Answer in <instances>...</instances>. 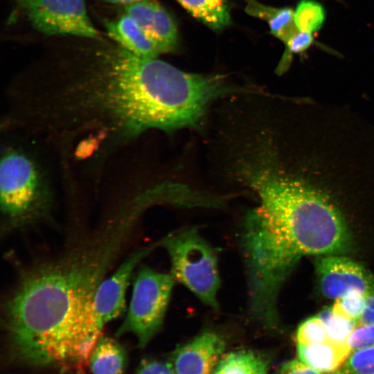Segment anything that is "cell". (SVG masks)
<instances>
[{"label":"cell","mask_w":374,"mask_h":374,"mask_svg":"<svg viewBox=\"0 0 374 374\" xmlns=\"http://www.w3.org/2000/svg\"><path fill=\"white\" fill-rule=\"evenodd\" d=\"M105 27L107 35L117 45L136 55L156 58L160 54L134 20L126 14L116 19L106 21Z\"/></svg>","instance_id":"obj_12"},{"label":"cell","mask_w":374,"mask_h":374,"mask_svg":"<svg viewBox=\"0 0 374 374\" xmlns=\"http://www.w3.org/2000/svg\"><path fill=\"white\" fill-rule=\"evenodd\" d=\"M351 353L374 345V324L357 326L347 339Z\"/></svg>","instance_id":"obj_24"},{"label":"cell","mask_w":374,"mask_h":374,"mask_svg":"<svg viewBox=\"0 0 374 374\" xmlns=\"http://www.w3.org/2000/svg\"><path fill=\"white\" fill-rule=\"evenodd\" d=\"M8 123L60 161L100 168L109 154L151 129L190 125L202 101L200 80L115 44L60 62L51 73L7 89Z\"/></svg>","instance_id":"obj_1"},{"label":"cell","mask_w":374,"mask_h":374,"mask_svg":"<svg viewBox=\"0 0 374 374\" xmlns=\"http://www.w3.org/2000/svg\"><path fill=\"white\" fill-rule=\"evenodd\" d=\"M298 358L321 373H335L351 353L347 345L338 346L330 341L296 346Z\"/></svg>","instance_id":"obj_13"},{"label":"cell","mask_w":374,"mask_h":374,"mask_svg":"<svg viewBox=\"0 0 374 374\" xmlns=\"http://www.w3.org/2000/svg\"><path fill=\"white\" fill-rule=\"evenodd\" d=\"M32 26L46 35L100 39L84 0H12Z\"/></svg>","instance_id":"obj_7"},{"label":"cell","mask_w":374,"mask_h":374,"mask_svg":"<svg viewBox=\"0 0 374 374\" xmlns=\"http://www.w3.org/2000/svg\"><path fill=\"white\" fill-rule=\"evenodd\" d=\"M106 1L114 3L132 4L143 0H105Z\"/></svg>","instance_id":"obj_28"},{"label":"cell","mask_w":374,"mask_h":374,"mask_svg":"<svg viewBox=\"0 0 374 374\" xmlns=\"http://www.w3.org/2000/svg\"><path fill=\"white\" fill-rule=\"evenodd\" d=\"M313 34L298 31L294 34L286 44V51L282 57L278 68L277 73H283L287 70L291 62L292 54L301 53L305 51L313 43Z\"/></svg>","instance_id":"obj_23"},{"label":"cell","mask_w":374,"mask_h":374,"mask_svg":"<svg viewBox=\"0 0 374 374\" xmlns=\"http://www.w3.org/2000/svg\"><path fill=\"white\" fill-rule=\"evenodd\" d=\"M298 344L311 345L328 341L325 326L317 316L312 317L302 322L296 331Z\"/></svg>","instance_id":"obj_21"},{"label":"cell","mask_w":374,"mask_h":374,"mask_svg":"<svg viewBox=\"0 0 374 374\" xmlns=\"http://www.w3.org/2000/svg\"><path fill=\"white\" fill-rule=\"evenodd\" d=\"M194 17L210 28L220 30L230 24L227 0H177Z\"/></svg>","instance_id":"obj_16"},{"label":"cell","mask_w":374,"mask_h":374,"mask_svg":"<svg viewBox=\"0 0 374 374\" xmlns=\"http://www.w3.org/2000/svg\"><path fill=\"white\" fill-rule=\"evenodd\" d=\"M158 245H161V240L136 250L100 283L94 296L92 309L94 323L100 330L125 311V296L134 271L140 261Z\"/></svg>","instance_id":"obj_8"},{"label":"cell","mask_w":374,"mask_h":374,"mask_svg":"<svg viewBox=\"0 0 374 374\" xmlns=\"http://www.w3.org/2000/svg\"><path fill=\"white\" fill-rule=\"evenodd\" d=\"M170 258V274L205 305L219 310L221 280L214 249L195 227L172 233L161 240Z\"/></svg>","instance_id":"obj_5"},{"label":"cell","mask_w":374,"mask_h":374,"mask_svg":"<svg viewBox=\"0 0 374 374\" xmlns=\"http://www.w3.org/2000/svg\"><path fill=\"white\" fill-rule=\"evenodd\" d=\"M374 324V292L366 296L364 310L357 321V326Z\"/></svg>","instance_id":"obj_27"},{"label":"cell","mask_w":374,"mask_h":374,"mask_svg":"<svg viewBox=\"0 0 374 374\" xmlns=\"http://www.w3.org/2000/svg\"><path fill=\"white\" fill-rule=\"evenodd\" d=\"M318 317L325 326L328 341L338 346L346 345L357 321L335 312L332 307L321 310Z\"/></svg>","instance_id":"obj_18"},{"label":"cell","mask_w":374,"mask_h":374,"mask_svg":"<svg viewBox=\"0 0 374 374\" xmlns=\"http://www.w3.org/2000/svg\"><path fill=\"white\" fill-rule=\"evenodd\" d=\"M321 294L337 300L353 291L367 295L374 292V277L363 266L336 254L323 255L315 263Z\"/></svg>","instance_id":"obj_9"},{"label":"cell","mask_w":374,"mask_h":374,"mask_svg":"<svg viewBox=\"0 0 374 374\" xmlns=\"http://www.w3.org/2000/svg\"><path fill=\"white\" fill-rule=\"evenodd\" d=\"M325 16L323 6L312 0H302L294 10V21L299 31L312 34L321 28Z\"/></svg>","instance_id":"obj_19"},{"label":"cell","mask_w":374,"mask_h":374,"mask_svg":"<svg viewBox=\"0 0 374 374\" xmlns=\"http://www.w3.org/2000/svg\"><path fill=\"white\" fill-rule=\"evenodd\" d=\"M281 143H265L240 166L259 201L246 215L240 235L247 282L254 288L283 283L303 255L337 254L350 245L330 186L365 152L341 134L310 124Z\"/></svg>","instance_id":"obj_2"},{"label":"cell","mask_w":374,"mask_h":374,"mask_svg":"<svg viewBox=\"0 0 374 374\" xmlns=\"http://www.w3.org/2000/svg\"><path fill=\"white\" fill-rule=\"evenodd\" d=\"M125 14L137 24L160 53L173 51L177 42V31L169 13L159 3L143 0L127 5Z\"/></svg>","instance_id":"obj_10"},{"label":"cell","mask_w":374,"mask_h":374,"mask_svg":"<svg viewBox=\"0 0 374 374\" xmlns=\"http://www.w3.org/2000/svg\"><path fill=\"white\" fill-rule=\"evenodd\" d=\"M126 353L115 339L101 336L96 344L89 366L92 374H123Z\"/></svg>","instance_id":"obj_15"},{"label":"cell","mask_w":374,"mask_h":374,"mask_svg":"<svg viewBox=\"0 0 374 374\" xmlns=\"http://www.w3.org/2000/svg\"><path fill=\"white\" fill-rule=\"evenodd\" d=\"M136 374H175L172 364L157 360H145Z\"/></svg>","instance_id":"obj_25"},{"label":"cell","mask_w":374,"mask_h":374,"mask_svg":"<svg viewBox=\"0 0 374 374\" xmlns=\"http://www.w3.org/2000/svg\"><path fill=\"white\" fill-rule=\"evenodd\" d=\"M141 213L123 202L62 256L22 271L3 313L11 344L23 359L84 373L102 333L93 319L96 292Z\"/></svg>","instance_id":"obj_3"},{"label":"cell","mask_w":374,"mask_h":374,"mask_svg":"<svg viewBox=\"0 0 374 374\" xmlns=\"http://www.w3.org/2000/svg\"><path fill=\"white\" fill-rule=\"evenodd\" d=\"M224 348V341L217 333L200 334L175 352V374H211Z\"/></svg>","instance_id":"obj_11"},{"label":"cell","mask_w":374,"mask_h":374,"mask_svg":"<svg viewBox=\"0 0 374 374\" xmlns=\"http://www.w3.org/2000/svg\"><path fill=\"white\" fill-rule=\"evenodd\" d=\"M334 374H374V345L353 351Z\"/></svg>","instance_id":"obj_20"},{"label":"cell","mask_w":374,"mask_h":374,"mask_svg":"<svg viewBox=\"0 0 374 374\" xmlns=\"http://www.w3.org/2000/svg\"><path fill=\"white\" fill-rule=\"evenodd\" d=\"M366 296L359 291H353L335 300L332 306V310L337 314L357 321L364 310Z\"/></svg>","instance_id":"obj_22"},{"label":"cell","mask_w":374,"mask_h":374,"mask_svg":"<svg viewBox=\"0 0 374 374\" xmlns=\"http://www.w3.org/2000/svg\"><path fill=\"white\" fill-rule=\"evenodd\" d=\"M246 12L266 21L271 33L286 44L299 30L294 21V11L289 8H274L256 0H246Z\"/></svg>","instance_id":"obj_14"},{"label":"cell","mask_w":374,"mask_h":374,"mask_svg":"<svg viewBox=\"0 0 374 374\" xmlns=\"http://www.w3.org/2000/svg\"><path fill=\"white\" fill-rule=\"evenodd\" d=\"M280 374H323L307 365L301 360L294 359L285 362L281 367Z\"/></svg>","instance_id":"obj_26"},{"label":"cell","mask_w":374,"mask_h":374,"mask_svg":"<svg viewBox=\"0 0 374 374\" xmlns=\"http://www.w3.org/2000/svg\"><path fill=\"white\" fill-rule=\"evenodd\" d=\"M0 159L2 227L12 231L48 216L53 189L40 145L16 131L3 129Z\"/></svg>","instance_id":"obj_4"},{"label":"cell","mask_w":374,"mask_h":374,"mask_svg":"<svg viewBox=\"0 0 374 374\" xmlns=\"http://www.w3.org/2000/svg\"><path fill=\"white\" fill-rule=\"evenodd\" d=\"M132 281L129 308L116 335L132 333L144 347L162 327L175 280L170 274L141 265Z\"/></svg>","instance_id":"obj_6"},{"label":"cell","mask_w":374,"mask_h":374,"mask_svg":"<svg viewBox=\"0 0 374 374\" xmlns=\"http://www.w3.org/2000/svg\"><path fill=\"white\" fill-rule=\"evenodd\" d=\"M268 364L250 350L232 352L221 359L211 374H266Z\"/></svg>","instance_id":"obj_17"}]
</instances>
